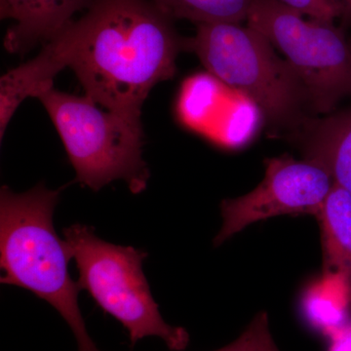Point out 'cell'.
Returning a JSON list of instances; mask_svg holds the SVG:
<instances>
[{"label": "cell", "instance_id": "1", "mask_svg": "<svg viewBox=\"0 0 351 351\" xmlns=\"http://www.w3.org/2000/svg\"><path fill=\"white\" fill-rule=\"evenodd\" d=\"M151 0H91L57 38L85 95L106 110L141 119L154 87L175 75L186 40Z\"/></svg>", "mask_w": 351, "mask_h": 351}, {"label": "cell", "instance_id": "2", "mask_svg": "<svg viewBox=\"0 0 351 351\" xmlns=\"http://www.w3.org/2000/svg\"><path fill=\"white\" fill-rule=\"evenodd\" d=\"M61 191L43 182L22 193L2 186L0 282L25 289L47 302L71 328L78 351H93L97 346L78 304L80 289L69 271L71 256L53 223Z\"/></svg>", "mask_w": 351, "mask_h": 351}, {"label": "cell", "instance_id": "3", "mask_svg": "<svg viewBox=\"0 0 351 351\" xmlns=\"http://www.w3.org/2000/svg\"><path fill=\"white\" fill-rule=\"evenodd\" d=\"M63 142L75 182L98 191L114 181L143 193L149 171L143 158L141 119L112 112L84 96L48 88L38 97Z\"/></svg>", "mask_w": 351, "mask_h": 351}, {"label": "cell", "instance_id": "4", "mask_svg": "<svg viewBox=\"0 0 351 351\" xmlns=\"http://www.w3.org/2000/svg\"><path fill=\"white\" fill-rule=\"evenodd\" d=\"M64 241L78 270L80 291L128 332L131 346L149 337L162 339L170 350H186L189 335L184 328L165 322L143 270L147 252L110 243L84 225L63 230Z\"/></svg>", "mask_w": 351, "mask_h": 351}, {"label": "cell", "instance_id": "5", "mask_svg": "<svg viewBox=\"0 0 351 351\" xmlns=\"http://www.w3.org/2000/svg\"><path fill=\"white\" fill-rule=\"evenodd\" d=\"M196 27L186 48L197 55L210 75L255 103L267 119H287L306 96L290 64L250 25L219 23Z\"/></svg>", "mask_w": 351, "mask_h": 351}, {"label": "cell", "instance_id": "6", "mask_svg": "<svg viewBox=\"0 0 351 351\" xmlns=\"http://www.w3.org/2000/svg\"><path fill=\"white\" fill-rule=\"evenodd\" d=\"M246 21L283 53L321 112L351 95V48L332 23L306 19L279 0H257Z\"/></svg>", "mask_w": 351, "mask_h": 351}, {"label": "cell", "instance_id": "7", "mask_svg": "<svg viewBox=\"0 0 351 351\" xmlns=\"http://www.w3.org/2000/svg\"><path fill=\"white\" fill-rule=\"evenodd\" d=\"M331 176L313 161L283 156L265 160L263 181L247 195L221 204L223 225L215 246L223 244L245 228L281 215L317 217L331 191Z\"/></svg>", "mask_w": 351, "mask_h": 351}, {"label": "cell", "instance_id": "8", "mask_svg": "<svg viewBox=\"0 0 351 351\" xmlns=\"http://www.w3.org/2000/svg\"><path fill=\"white\" fill-rule=\"evenodd\" d=\"M91 0H0V18L12 25L4 36V47L24 55L38 44H45L86 9Z\"/></svg>", "mask_w": 351, "mask_h": 351}, {"label": "cell", "instance_id": "9", "mask_svg": "<svg viewBox=\"0 0 351 351\" xmlns=\"http://www.w3.org/2000/svg\"><path fill=\"white\" fill-rule=\"evenodd\" d=\"M68 66L63 46L56 38L43 44L38 56L10 69L0 80V138L13 115L27 98H38L54 85L55 76Z\"/></svg>", "mask_w": 351, "mask_h": 351}, {"label": "cell", "instance_id": "10", "mask_svg": "<svg viewBox=\"0 0 351 351\" xmlns=\"http://www.w3.org/2000/svg\"><path fill=\"white\" fill-rule=\"evenodd\" d=\"M301 311L309 326L331 338L351 322V276L323 271L304 290Z\"/></svg>", "mask_w": 351, "mask_h": 351}, {"label": "cell", "instance_id": "11", "mask_svg": "<svg viewBox=\"0 0 351 351\" xmlns=\"http://www.w3.org/2000/svg\"><path fill=\"white\" fill-rule=\"evenodd\" d=\"M304 154L351 195V110L320 123L307 141Z\"/></svg>", "mask_w": 351, "mask_h": 351}, {"label": "cell", "instance_id": "12", "mask_svg": "<svg viewBox=\"0 0 351 351\" xmlns=\"http://www.w3.org/2000/svg\"><path fill=\"white\" fill-rule=\"evenodd\" d=\"M316 219L322 237L324 271L351 276V195L332 184Z\"/></svg>", "mask_w": 351, "mask_h": 351}, {"label": "cell", "instance_id": "13", "mask_svg": "<svg viewBox=\"0 0 351 351\" xmlns=\"http://www.w3.org/2000/svg\"><path fill=\"white\" fill-rule=\"evenodd\" d=\"M232 91L210 73L191 76L182 88L178 104L180 117L186 125L207 135L219 106Z\"/></svg>", "mask_w": 351, "mask_h": 351}, {"label": "cell", "instance_id": "14", "mask_svg": "<svg viewBox=\"0 0 351 351\" xmlns=\"http://www.w3.org/2000/svg\"><path fill=\"white\" fill-rule=\"evenodd\" d=\"M171 19L203 24L246 21L257 0H151Z\"/></svg>", "mask_w": 351, "mask_h": 351}, {"label": "cell", "instance_id": "15", "mask_svg": "<svg viewBox=\"0 0 351 351\" xmlns=\"http://www.w3.org/2000/svg\"><path fill=\"white\" fill-rule=\"evenodd\" d=\"M96 351H101L100 350ZM215 351H280L270 332L269 315L258 313L241 335L228 346Z\"/></svg>", "mask_w": 351, "mask_h": 351}, {"label": "cell", "instance_id": "16", "mask_svg": "<svg viewBox=\"0 0 351 351\" xmlns=\"http://www.w3.org/2000/svg\"><path fill=\"white\" fill-rule=\"evenodd\" d=\"M286 5L297 9L309 18L334 22L343 13V4L339 0H279Z\"/></svg>", "mask_w": 351, "mask_h": 351}, {"label": "cell", "instance_id": "17", "mask_svg": "<svg viewBox=\"0 0 351 351\" xmlns=\"http://www.w3.org/2000/svg\"><path fill=\"white\" fill-rule=\"evenodd\" d=\"M327 351H351V322L335 332Z\"/></svg>", "mask_w": 351, "mask_h": 351}, {"label": "cell", "instance_id": "18", "mask_svg": "<svg viewBox=\"0 0 351 351\" xmlns=\"http://www.w3.org/2000/svg\"><path fill=\"white\" fill-rule=\"evenodd\" d=\"M343 1H345V3L346 4V5H348V7H350V8H351V0H343Z\"/></svg>", "mask_w": 351, "mask_h": 351}]
</instances>
